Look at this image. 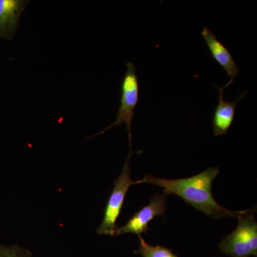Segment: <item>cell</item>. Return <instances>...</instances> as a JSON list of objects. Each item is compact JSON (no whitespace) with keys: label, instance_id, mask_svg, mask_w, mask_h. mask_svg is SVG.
<instances>
[{"label":"cell","instance_id":"obj_6","mask_svg":"<svg viewBox=\"0 0 257 257\" xmlns=\"http://www.w3.org/2000/svg\"><path fill=\"white\" fill-rule=\"evenodd\" d=\"M201 35L204 39L206 45L214 60L224 69L230 80L224 86V89L229 87L236 77H239L240 70L236 62L233 58L231 52L223 45L216 35L207 27H204Z\"/></svg>","mask_w":257,"mask_h":257},{"label":"cell","instance_id":"obj_4","mask_svg":"<svg viewBox=\"0 0 257 257\" xmlns=\"http://www.w3.org/2000/svg\"><path fill=\"white\" fill-rule=\"evenodd\" d=\"M131 155L132 152H130L121 174L115 181L114 189L104 210V219L97 229L99 234L114 236L118 228L116 220L122 209L126 193L132 185L137 184V181H133L130 177V160Z\"/></svg>","mask_w":257,"mask_h":257},{"label":"cell","instance_id":"obj_7","mask_svg":"<svg viewBox=\"0 0 257 257\" xmlns=\"http://www.w3.org/2000/svg\"><path fill=\"white\" fill-rule=\"evenodd\" d=\"M214 86L219 90V102L213 114V133L216 137L222 136L228 133L234 121L238 103L243 99L247 92L241 93L239 97L234 100L227 101L224 99V87Z\"/></svg>","mask_w":257,"mask_h":257},{"label":"cell","instance_id":"obj_5","mask_svg":"<svg viewBox=\"0 0 257 257\" xmlns=\"http://www.w3.org/2000/svg\"><path fill=\"white\" fill-rule=\"evenodd\" d=\"M165 194H155L150 198L148 205L137 211L126 224L117 228L114 236L135 234L140 236L149 231V223L157 216H165L167 211Z\"/></svg>","mask_w":257,"mask_h":257},{"label":"cell","instance_id":"obj_3","mask_svg":"<svg viewBox=\"0 0 257 257\" xmlns=\"http://www.w3.org/2000/svg\"><path fill=\"white\" fill-rule=\"evenodd\" d=\"M140 93V84L136 66L133 62L126 64V71L121 83V99L116 119L112 124L107 126L96 135H101L114 126L125 124L127 127L130 139V151H132L131 126L135 118V109L138 105Z\"/></svg>","mask_w":257,"mask_h":257},{"label":"cell","instance_id":"obj_9","mask_svg":"<svg viewBox=\"0 0 257 257\" xmlns=\"http://www.w3.org/2000/svg\"><path fill=\"white\" fill-rule=\"evenodd\" d=\"M138 236L140 239V247L136 251H134V253H138L143 257H178L170 248L160 245L152 246L145 241L142 235Z\"/></svg>","mask_w":257,"mask_h":257},{"label":"cell","instance_id":"obj_2","mask_svg":"<svg viewBox=\"0 0 257 257\" xmlns=\"http://www.w3.org/2000/svg\"><path fill=\"white\" fill-rule=\"evenodd\" d=\"M256 209H246L238 216L236 229L219 243L221 252L231 257L257 256Z\"/></svg>","mask_w":257,"mask_h":257},{"label":"cell","instance_id":"obj_1","mask_svg":"<svg viewBox=\"0 0 257 257\" xmlns=\"http://www.w3.org/2000/svg\"><path fill=\"white\" fill-rule=\"evenodd\" d=\"M219 172L218 167H209L199 175L178 179L159 178L147 175L141 180L137 181V184H151L162 187L166 196H179L189 205L213 219H222L227 216L237 218L245 210H229L221 206L213 197L211 187Z\"/></svg>","mask_w":257,"mask_h":257},{"label":"cell","instance_id":"obj_8","mask_svg":"<svg viewBox=\"0 0 257 257\" xmlns=\"http://www.w3.org/2000/svg\"><path fill=\"white\" fill-rule=\"evenodd\" d=\"M29 1L0 0V38L13 40Z\"/></svg>","mask_w":257,"mask_h":257},{"label":"cell","instance_id":"obj_10","mask_svg":"<svg viewBox=\"0 0 257 257\" xmlns=\"http://www.w3.org/2000/svg\"><path fill=\"white\" fill-rule=\"evenodd\" d=\"M0 257H32L28 250L24 249L20 246H5L0 244Z\"/></svg>","mask_w":257,"mask_h":257}]
</instances>
